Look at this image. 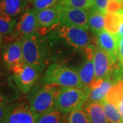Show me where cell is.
<instances>
[{"instance_id": "obj_13", "label": "cell", "mask_w": 123, "mask_h": 123, "mask_svg": "<svg viewBox=\"0 0 123 123\" xmlns=\"http://www.w3.org/2000/svg\"><path fill=\"white\" fill-rule=\"evenodd\" d=\"M97 45L109 55L114 64L117 63L120 38L118 34L103 30L97 35Z\"/></svg>"}, {"instance_id": "obj_9", "label": "cell", "mask_w": 123, "mask_h": 123, "mask_svg": "<svg viewBox=\"0 0 123 123\" xmlns=\"http://www.w3.org/2000/svg\"><path fill=\"white\" fill-rule=\"evenodd\" d=\"M59 10L60 24L78 27L85 30H90L88 23V10L66 7L60 4Z\"/></svg>"}, {"instance_id": "obj_22", "label": "cell", "mask_w": 123, "mask_h": 123, "mask_svg": "<svg viewBox=\"0 0 123 123\" xmlns=\"http://www.w3.org/2000/svg\"><path fill=\"white\" fill-rule=\"evenodd\" d=\"M108 123H123V118L119 111L118 107L114 104L107 102H102Z\"/></svg>"}, {"instance_id": "obj_4", "label": "cell", "mask_w": 123, "mask_h": 123, "mask_svg": "<svg viewBox=\"0 0 123 123\" xmlns=\"http://www.w3.org/2000/svg\"><path fill=\"white\" fill-rule=\"evenodd\" d=\"M58 88L50 85H36L28 94V104L38 116L56 108Z\"/></svg>"}, {"instance_id": "obj_15", "label": "cell", "mask_w": 123, "mask_h": 123, "mask_svg": "<svg viewBox=\"0 0 123 123\" xmlns=\"http://www.w3.org/2000/svg\"><path fill=\"white\" fill-rule=\"evenodd\" d=\"M36 17L39 30L51 28L59 24V4L55 6L36 11Z\"/></svg>"}, {"instance_id": "obj_31", "label": "cell", "mask_w": 123, "mask_h": 123, "mask_svg": "<svg viewBox=\"0 0 123 123\" xmlns=\"http://www.w3.org/2000/svg\"><path fill=\"white\" fill-rule=\"evenodd\" d=\"M118 34L120 37L123 36V21H122V23H120V25L118 31V34Z\"/></svg>"}, {"instance_id": "obj_8", "label": "cell", "mask_w": 123, "mask_h": 123, "mask_svg": "<svg viewBox=\"0 0 123 123\" xmlns=\"http://www.w3.org/2000/svg\"><path fill=\"white\" fill-rule=\"evenodd\" d=\"M38 30L36 10L33 8H27L18 19L12 32L4 38L7 39V42L21 40Z\"/></svg>"}, {"instance_id": "obj_17", "label": "cell", "mask_w": 123, "mask_h": 123, "mask_svg": "<svg viewBox=\"0 0 123 123\" xmlns=\"http://www.w3.org/2000/svg\"><path fill=\"white\" fill-rule=\"evenodd\" d=\"M91 123H108L103 105L101 102H86L84 105Z\"/></svg>"}, {"instance_id": "obj_29", "label": "cell", "mask_w": 123, "mask_h": 123, "mask_svg": "<svg viewBox=\"0 0 123 123\" xmlns=\"http://www.w3.org/2000/svg\"><path fill=\"white\" fill-rule=\"evenodd\" d=\"M11 105H9L8 103L5 101L3 97L0 95V121L4 118L6 115L7 114L9 109Z\"/></svg>"}, {"instance_id": "obj_33", "label": "cell", "mask_w": 123, "mask_h": 123, "mask_svg": "<svg viewBox=\"0 0 123 123\" xmlns=\"http://www.w3.org/2000/svg\"><path fill=\"white\" fill-rule=\"evenodd\" d=\"M116 1H118L119 2H120V3H122L123 4V0H116Z\"/></svg>"}, {"instance_id": "obj_5", "label": "cell", "mask_w": 123, "mask_h": 123, "mask_svg": "<svg viewBox=\"0 0 123 123\" xmlns=\"http://www.w3.org/2000/svg\"><path fill=\"white\" fill-rule=\"evenodd\" d=\"M88 92L84 88L61 87L58 88L56 96V108L68 114L81 107L87 102Z\"/></svg>"}, {"instance_id": "obj_12", "label": "cell", "mask_w": 123, "mask_h": 123, "mask_svg": "<svg viewBox=\"0 0 123 123\" xmlns=\"http://www.w3.org/2000/svg\"><path fill=\"white\" fill-rule=\"evenodd\" d=\"M1 55L3 64L9 70H12L14 67L22 63L24 61L21 40L8 42L7 44L3 46Z\"/></svg>"}, {"instance_id": "obj_27", "label": "cell", "mask_w": 123, "mask_h": 123, "mask_svg": "<svg viewBox=\"0 0 123 123\" xmlns=\"http://www.w3.org/2000/svg\"><path fill=\"white\" fill-rule=\"evenodd\" d=\"M110 0H94V8L98 10L101 13L106 14L107 8Z\"/></svg>"}, {"instance_id": "obj_10", "label": "cell", "mask_w": 123, "mask_h": 123, "mask_svg": "<svg viewBox=\"0 0 123 123\" xmlns=\"http://www.w3.org/2000/svg\"><path fill=\"white\" fill-rule=\"evenodd\" d=\"M38 115L33 112L25 102L12 104L0 123H36Z\"/></svg>"}, {"instance_id": "obj_7", "label": "cell", "mask_w": 123, "mask_h": 123, "mask_svg": "<svg viewBox=\"0 0 123 123\" xmlns=\"http://www.w3.org/2000/svg\"><path fill=\"white\" fill-rule=\"evenodd\" d=\"M94 45L89 44L80 52L81 62L75 69L79 73L84 89L89 94V90L95 81L94 63Z\"/></svg>"}, {"instance_id": "obj_23", "label": "cell", "mask_w": 123, "mask_h": 123, "mask_svg": "<svg viewBox=\"0 0 123 123\" xmlns=\"http://www.w3.org/2000/svg\"><path fill=\"white\" fill-rule=\"evenodd\" d=\"M66 123H91L83 107L77 108L68 114Z\"/></svg>"}, {"instance_id": "obj_30", "label": "cell", "mask_w": 123, "mask_h": 123, "mask_svg": "<svg viewBox=\"0 0 123 123\" xmlns=\"http://www.w3.org/2000/svg\"><path fill=\"white\" fill-rule=\"evenodd\" d=\"M117 107H118V109L120 114H121L122 117L123 118V99L119 103L118 105H117Z\"/></svg>"}, {"instance_id": "obj_3", "label": "cell", "mask_w": 123, "mask_h": 123, "mask_svg": "<svg viewBox=\"0 0 123 123\" xmlns=\"http://www.w3.org/2000/svg\"><path fill=\"white\" fill-rule=\"evenodd\" d=\"M39 84L60 87L84 88L77 70L75 68L59 62H53L46 68L40 77Z\"/></svg>"}, {"instance_id": "obj_1", "label": "cell", "mask_w": 123, "mask_h": 123, "mask_svg": "<svg viewBox=\"0 0 123 123\" xmlns=\"http://www.w3.org/2000/svg\"><path fill=\"white\" fill-rule=\"evenodd\" d=\"M51 60L65 64L91 44L88 31L78 27L57 24L46 34Z\"/></svg>"}, {"instance_id": "obj_21", "label": "cell", "mask_w": 123, "mask_h": 123, "mask_svg": "<svg viewBox=\"0 0 123 123\" xmlns=\"http://www.w3.org/2000/svg\"><path fill=\"white\" fill-rule=\"evenodd\" d=\"M123 99V80L116 81L107 94L105 100L107 102L118 105V103Z\"/></svg>"}, {"instance_id": "obj_14", "label": "cell", "mask_w": 123, "mask_h": 123, "mask_svg": "<svg viewBox=\"0 0 123 123\" xmlns=\"http://www.w3.org/2000/svg\"><path fill=\"white\" fill-rule=\"evenodd\" d=\"M114 81L112 78L98 79L94 81L89 90L88 102H101L105 99L106 95L110 91Z\"/></svg>"}, {"instance_id": "obj_34", "label": "cell", "mask_w": 123, "mask_h": 123, "mask_svg": "<svg viewBox=\"0 0 123 123\" xmlns=\"http://www.w3.org/2000/svg\"><path fill=\"white\" fill-rule=\"evenodd\" d=\"M0 70H1V66H0Z\"/></svg>"}, {"instance_id": "obj_16", "label": "cell", "mask_w": 123, "mask_h": 123, "mask_svg": "<svg viewBox=\"0 0 123 123\" xmlns=\"http://www.w3.org/2000/svg\"><path fill=\"white\" fill-rule=\"evenodd\" d=\"M30 0H0V14L10 18L17 17L27 8Z\"/></svg>"}, {"instance_id": "obj_6", "label": "cell", "mask_w": 123, "mask_h": 123, "mask_svg": "<svg viewBox=\"0 0 123 123\" xmlns=\"http://www.w3.org/2000/svg\"><path fill=\"white\" fill-rule=\"evenodd\" d=\"M13 80L18 90L23 94H29L34 88L41 73L34 67L23 62L12 70Z\"/></svg>"}, {"instance_id": "obj_2", "label": "cell", "mask_w": 123, "mask_h": 123, "mask_svg": "<svg viewBox=\"0 0 123 123\" xmlns=\"http://www.w3.org/2000/svg\"><path fill=\"white\" fill-rule=\"evenodd\" d=\"M23 61L42 74L51 60L47 36L39 31L21 39Z\"/></svg>"}, {"instance_id": "obj_20", "label": "cell", "mask_w": 123, "mask_h": 123, "mask_svg": "<svg viewBox=\"0 0 123 123\" xmlns=\"http://www.w3.org/2000/svg\"><path fill=\"white\" fill-rule=\"evenodd\" d=\"M123 21V14L118 10L105 14V30L113 34H118L119 27Z\"/></svg>"}, {"instance_id": "obj_25", "label": "cell", "mask_w": 123, "mask_h": 123, "mask_svg": "<svg viewBox=\"0 0 123 123\" xmlns=\"http://www.w3.org/2000/svg\"><path fill=\"white\" fill-rule=\"evenodd\" d=\"M59 4L66 7L88 10L94 6V0H60Z\"/></svg>"}, {"instance_id": "obj_11", "label": "cell", "mask_w": 123, "mask_h": 123, "mask_svg": "<svg viewBox=\"0 0 123 123\" xmlns=\"http://www.w3.org/2000/svg\"><path fill=\"white\" fill-rule=\"evenodd\" d=\"M94 63L95 81L111 78L116 64H114L109 55L98 45H94Z\"/></svg>"}, {"instance_id": "obj_18", "label": "cell", "mask_w": 123, "mask_h": 123, "mask_svg": "<svg viewBox=\"0 0 123 123\" xmlns=\"http://www.w3.org/2000/svg\"><path fill=\"white\" fill-rule=\"evenodd\" d=\"M105 14L101 13L94 7L88 9V27L92 33L97 35L98 33L105 30Z\"/></svg>"}, {"instance_id": "obj_24", "label": "cell", "mask_w": 123, "mask_h": 123, "mask_svg": "<svg viewBox=\"0 0 123 123\" xmlns=\"http://www.w3.org/2000/svg\"><path fill=\"white\" fill-rule=\"evenodd\" d=\"M17 21V17L10 18L0 14V34L3 38L8 36L12 32Z\"/></svg>"}, {"instance_id": "obj_19", "label": "cell", "mask_w": 123, "mask_h": 123, "mask_svg": "<svg viewBox=\"0 0 123 123\" xmlns=\"http://www.w3.org/2000/svg\"><path fill=\"white\" fill-rule=\"evenodd\" d=\"M68 114L57 108L38 116L36 123H66Z\"/></svg>"}, {"instance_id": "obj_32", "label": "cell", "mask_w": 123, "mask_h": 123, "mask_svg": "<svg viewBox=\"0 0 123 123\" xmlns=\"http://www.w3.org/2000/svg\"><path fill=\"white\" fill-rule=\"evenodd\" d=\"M3 36L0 34V53H1V49H2V47H3V46H4V44H3V43H4V40H3Z\"/></svg>"}, {"instance_id": "obj_28", "label": "cell", "mask_w": 123, "mask_h": 123, "mask_svg": "<svg viewBox=\"0 0 123 123\" xmlns=\"http://www.w3.org/2000/svg\"><path fill=\"white\" fill-rule=\"evenodd\" d=\"M122 8H123V4L122 3L116 0H110L107 8V14L116 12Z\"/></svg>"}, {"instance_id": "obj_26", "label": "cell", "mask_w": 123, "mask_h": 123, "mask_svg": "<svg viewBox=\"0 0 123 123\" xmlns=\"http://www.w3.org/2000/svg\"><path fill=\"white\" fill-rule=\"evenodd\" d=\"M60 0H30L32 8L36 11L55 6L59 4Z\"/></svg>"}]
</instances>
